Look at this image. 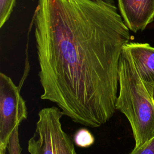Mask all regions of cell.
Segmentation results:
<instances>
[{"instance_id": "6da1fadb", "label": "cell", "mask_w": 154, "mask_h": 154, "mask_svg": "<svg viewBox=\"0 0 154 154\" xmlns=\"http://www.w3.org/2000/svg\"><path fill=\"white\" fill-rule=\"evenodd\" d=\"M41 99L91 128L113 116L129 29L114 0H38L33 16Z\"/></svg>"}, {"instance_id": "7a4b0ae2", "label": "cell", "mask_w": 154, "mask_h": 154, "mask_svg": "<svg viewBox=\"0 0 154 154\" xmlns=\"http://www.w3.org/2000/svg\"><path fill=\"white\" fill-rule=\"evenodd\" d=\"M119 93L116 109L128 120L140 147L154 137V102L128 52L122 48L118 68Z\"/></svg>"}, {"instance_id": "3957f363", "label": "cell", "mask_w": 154, "mask_h": 154, "mask_svg": "<svg viewBox=\"0 0 154 154\" xmlns=\"http://www.w3.org/2000/svg\"><path fill=\"white\" fill-rule=\"evenodd\" d=\"M60 108H44L38 113L35 132L28 141L29 154H77L74 142L63 129Z\"/></svg>"}, {"instance_id": "277c9868", "label": "cell", "mask_w": 154, "mask_h": 154, "mask_svg": "<svg viewBox=\"0 0 154 154\" xmlns=\"http://www.w3.org/2000/svg\"><path fill=\"white\" fill-rule=\"evenodd\" d=\"M20 87L10 77L0 73V150L6 151L10 136L17 126L27 119L25 101Z\"/></svg>"}, {"instance_id": "5b68a950", "label": "cell", "mask_w": 154, "mask_h": 154, "mask_svg": "<svg viewBox=\"0 0 154 154\" xmlns=\"http://www.w3.org/2000/svg\"><path fill=\"white\" fill-rule=\"evenodd\" d=\"M122 19L129 30H144L154 19V0H117Z\"/></svg>"}, {"instance_id": "8992f818", "label": "cell", "mask_w": 154, "mask_h": 154, "mask_svg": "<svg viewBox=\"0 0 154 154\" xmlns=\"http://www.w3.org/2000/svg\"><path fill=\"white\" fill-rule=\"evenodd\" d=\"M123 48L129 54L144 83L154 85V48L148 43L128 42Z\"/></svg>"}, {"instance_id": "52a82bcc", "label": "cell", "mask_w": 154, "mask_h": 154, "mask_svg": "<svg viewBox=\"0 0 154 154\" xmlns=\"http://www.w3.org/2000/svg\"><path fill=\"white\" fill-rule=\"evenodd\" d=\"M74 143L80 147H88L94 142V137L87 129L82 128L76 132L73 137Z\"/></svg>"}, {"instance_id": "ba28073f", "label": "cell", "mask_w": 154, "mask_h": 154, "mask_svg": "<svg viewBox=\"0 0 154 154\" xmlns=\"http://www.w3.org/2000/svg\"><path fill=\"white\" fill-rule=\"evenodd\" d=\"M16 0H0V27L5 23L8 20Z\"/></svg>"}, {"instance_id": "9c48e42d", "label": "cell", "mask_w": 154, "mask_h": 154, "mask_svg": "<svg viewBox=\"0 0 154 154\" xmlns=\"http://www.w3.org/2000/svg\"><path fill=\"white\" fill-rule=\"evenodd\" d=\"M19 125L17 126L13 131L11 135L10 136L9 142L7 146V150L8 154H20L22 152V147L19 143V132L18 129Z\"/></svg>"}, {"instance_id": "30bf717a", "label": "cell", "mask_w": 154, "mask_h": 154, "mask_svg": "<svg viewBox=\"0 0 154 154\" xmlns=\"http://www.w3.org/2000/svg\"><path fill=\"white\" fill-rule=\"evenodd\" d=\"M129 154H154V137L140 147H134Z\"/></svg>"}, {"instance_id": "8fae6325", "label": "cell", "mask_w": 154, "mask_h": 154, "mask_svg": "<svg viewBox=\"0 0 154 154\" xmlns=\"http://www.w3.org/2000/svg\"><path fill=\"white\" fill-rule=\"evenodd\" d=\"M148 90L149 91L150 93L151 94L153 102H154V85H146Z\"/></svg>"}, {"instance_id": "7c38bea8", "label": "cell", "mask_w": 154, "mask_h": 154, "mask_svg": "<svg viewBox=\"0 0 154 154\" xmlns=\"http://www.w3.org/2000/svg\"><path fill=\"white\" fill-rule=\"evenodd\" d=\"M6 152L5 151H2V150H0V154H5Z\"/></svg>"}]
</instances>
